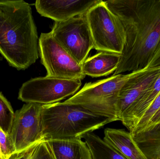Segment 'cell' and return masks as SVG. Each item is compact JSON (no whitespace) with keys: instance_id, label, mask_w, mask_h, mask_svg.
I'll list each match as a JSON object with an SVG mask.
<instances>
[{"instance_id":"cell-22","label":"cell","mask_w":160,"mask_h":159,"mask_svg":"<svg viewBox=\"0 0 160 159\" xmlns=\"http://www.w3.org/2000/svg\"><path fill=\"white\" fill-rule=\"evenodd\" d=\"M158 125H160V108L151 119L144 131L150 130Z\"/></svg>"},{"instance_id":"cell-6","label":"cell","mask_w":160,"mask_h":159,"mask_svg":"<svg viewBox=\"0 0 160 159\" xmlns=\"http://www.w3.org/2000/svg\"><path fill=\"white\" fill-rule=\"evenodd\" d=\"M81 81L47 76L32 78L22 84L18 99L27 103L42 105L60 102L78 92Z\"/></svg>"},{"instance_id":"cell-14","label":"cell","mask_w":160,"mask_h":159,"mask_svg":"<svg viewBox=\"0 0 160 159\" xmlns=\"http://www.w3.org/2000/svg\"><path fill=\"white\" fill-rule=\"evenodd\" d=\"M120 58L121 54L101 51L86 59L82 65L83 72L92 77L106 76L116 70Z\"/></svg>"},{"instance_id":"cell-24","label":"cell","mask_w":160,"mask_h":159,"mask_svg":"<svg viewBox=\"0 0 160 159\" xmlns=\"http://www.w3.org/2000/svg\"><path fill=\"white\" fill-rule=\"evenodd\" d=\"M0 157L2 158L3 159H5L3 156L2 153V150H1V146H0Z\"/></svg>"},{"instance_id":"cell-23","label":"cell","mask_w":160,"mask_h":159,"mask_svg":"<svg viewBox=\"0 0 160 159\" xmlns=\"http://www.w3.org/2000/svg\"><path fill=\"white\" fill-rule=\"evenodd\" d=\"M158 67H160V44L148 68Z\"/></svg>"},{"instance_id":"cell-8","label":"cell","mask_w":160,"mask_h":159,"mask_svg":"<svg viewBox=\"0 0 160 159\" xmlns=\"http://www.w3.org/2000/svg\"><path fill=\"white\" fill-rule=\"evenodd\" d=\"M38 49L41 63L47 71L46 76L81 80L85 77L82 65L60 45L50 32L41 33Z\"/></svg>"},{"instance_id":"cell-9","label":"cell","mask_w":160,"mask_h":159,"mask_svg":"<svg viewBox=\"0 0 160 159\" xmlns=\"http://www.w3.org/2000/svg\"><path fill=\"white\" fill-rule=\"evenodd\" d=\"M42 105L33 103H27L15 112L9 134L15 153L22 151L44 140L41 116Z\"/></svg>"},{"instance_id":"cell-21","label":"cell","mask_w":160,"mask_h":159,"mask_svg":"<svg viewBox=\"0 0 160 159\" xmlns=\"http://www.w3.org/2000/svg\"><path fill=\"white\" fill-rule=\"evenodd\" d=\"M0 146L3 156L8 159L12 154L15 153V148L9 135L5 133L0 129Z\"/></svg>"},{"instance_id":"cell-1","label":"cell","mask_w":160,"mask_h":159,"mask_svg":"<svg viewBox=\"0 0 160 159\" xmlns=\"http://www.w3.org/2000/svg\"><path fill=\"white\" fill-rule=\"evenodd\" d=\"M122 23L126 43L113 75L148 68L160 44V0H109Z\"/></svg>"},{"instance_id":"cell-17","label":"cell","mask_w":160,"mask_h":159,"mask_svg":"<svg viewBox=\"0 0 160 159\" xmlns=\"http://www.w3.org/2000/svg\"><path fill=\"white\" fill-rule=\"evenodd\" d=\"M132 136L148 159H160V125Z\"/></svg>"},{"instance_id":"cell-2","label":"cell","mask_w":160,"mask_h":159,"mask_svg":"<svg viewBox=\"0 0 160 159\" xmlns=\"http://www.w3.org/2000/svg\"><path fill=\"white\" fill-rule=\"evenodd\" d=\"M38 40L30 5L23 0L0 1V54L8 64L20 71L34 63Z\"/></svg>"},{"instance_id":"cell-27","label":"cell","mask_w":160,"mask_h":159,"mask_svg":"<svg viewBox=\"0 0 160 159\" xmlns=\"http://www.w3.org/2000/svg\"></svg>"},{"instance_id":"cell-19","label":"cell","mask_w":160,"mask_h":159,"mask_svg":"<svg viewBox=\"0 0 160 159\" xmlns=\"http://www.w3.org/2000/svg\"><path fill=\"white\" fill-rule=\"evenodd\" d=\"M14 117L11 104L0 92V129L8 135L10 134Z\"/></svg>"},{"instance_id":"cell-26","label":"cell","mask_w":160,"mask_h":159,"mask_svg":"<svg viewBox=\"0 0 160 159\" xmlns=\"http://www.w3.org/2000/svg\"><path fill=\"white\" fill-rule=\"evenodd\" d=\"M0 159H2V158L0 157Z\"/></svg>"},{"instance_id":"cell-15","label":"cell","mask_w":160,"mask_h":159,"mask_svg":"<svg viewBox=\"0 0 160 159\" xmlns=\"http://www.w3.org/2000/svg\"><path fill=\"white\" fill-rule=\"evenodd\" d=\"M47 141L55 159H93L89 148L82 138Z\"/></svg>"},{"instance_id":"cell-4","label":"cell","mask_w":160,"mask_h":159,"mask_svg":"<svg viewBox=\"0 0 160 159\" xmlns=\"http://www.w3.org/2000/svg\"><path fill=\"white\" fill-rule=\"evenodd\" d=\"M136 72L126 75H113L106 79L86 83L75 95L64 102L79 105L113 121L119 120L117 105L119 91Z\"/></svg>"},{"instance_id":"cell-20","label":"cell","mask_w":160,"mask_h":159,"mask_svg":"<svg viewBox=\"0 0 160 159\" xmlns=\"http://www.w3.org/2000/svg\"><path fill=\"white\" fill-rule=\"evenodd\" d=\"M160 108V92L150 107L146 111L132 132V135L138 134L144 131L148 123Z\"/></svg>"},{"instance_id":"cell-13","label":"cell","mask_w":160,"mask_h":159,"mask_svg":"<svg viewBox=\"0 0 160 159\" xmlns=\"http://www.w3.org/2000/svg\"><path fill=\"white\" fill-rule=\"evenodd\" d=\"M103 140L128 159H149L132 138L130 133L123 129L107 128Z\"/></svg>"},{"instance_id":"cell-10","label":"cell","mask_w":160,"mask_h":159,"mask_svg":"<svg viewBox=\"0 0 160 159\" xmlns=\"http://www.w3.org/2000/svg\"><path fill=\"white\" fill-rule=\"evenodd\" d=\"M101 0H37L35 3L37 12L42 16L54 21H63L82 16Z\"/></svg>"},{"instance_id":"cell-3","label":"cell","mask_w":160,"mask_h":159,"mask_svg":"<svg viewBox=\"0 0 160 159\" xmlns=\"http://www.w3.org/2000/svg\"><path fill=\"white\" fill-rule=\"evenodd\" d=\"M41 116L43 139L46 140L82 138L113 122L79 105L64 102L42 105Z\"/></svg>"},{"instance_id":"cell-18","label":"cell","mask_w":160,"mask_h":159,"mask_svg":"<svg viewBox=\"0 0 160 159\" xmlns=\"http://www.w3.org/2000/svg\"><path fill=\"white\" fill-rule=\"evenodd\" d=\"M8 159H55L48 142L43 140L12 154Z\"/></svg>"},{"instance_id":"cell-25","label":"cell","mask_w":160,"mask_h":159,"mask_svg":"<svg viewBox=\"0 0 160 159\" xmlns=\"http://www.w3.org/2000/svg\"><path fill=\"white\" fill-rule=\"evenodd\" d=\"M3 60V58L2 56H0V62Z\"/></svg>"},{"instance_id":"cell-16","label":"cell","mask_w":160,"mask_h":159,"mask_svg":"<svg viewBox=\"0 0 160 159\" xmlns=\"http://www.w3.org/2000/svg\"><path fill=\"white\" fill-rule=\"evenodd\" d=\"M82 138L89 148L93 159H128L103 139L92 132Z\"/></svg>"},{"instance_id":"cell-12","label":"cell","mask_w":160,"mask_h":159,"mask_svg":"<svg viewBox=\"0 0 160 159\" xmlns=\"http://www.w3.org/2000/svg\"><path fill=\"white\" fill-rule=\"evenodd\" d=\"M160 92V74L143 91L139 99L122 115L120 121L132 131L146 111L150 107Z\"/></svg>"},{"instance_id":"cell-7","label":"cell","mask_w":160,"mask_h":159,"mask_svg":"<svg viewBox=\"0 0 160 159\" xmlns=\"http://www.w3.org/2000/svg\"><path fill=\"white\" fill-rule=\"evenodd\" d=\"M54 39L76 61L82 65L94 48L92 35L85 15L55 21L50 32Z\"/></svg>"},{"instance_id":"cell-5","label":"cell","mask_w":160,"mask_h":159,"mask_svg":"<svg viewBox=\"0 0 160 159\" xmlns=\"http://www.w3.org/2000/svg\"><path fill=\"white\" fill-rule=\"evenodd\" d=\"M94 43L100 51L122 54L126 43L124 27L118 17L104 1L91 7L85 15Z\"/></svg>"},{"instance_id":"cell-11","label":"cell","mask_w":160,"mask_h":159,"mask_svg":"<svg viewBox=\"0 0 160 159\" xmlns=\"http://www.w3.org/2000/svg\"><path fill=\"white\" fill-rule=\"evenodd\" d=\"M160 74V67L138 71L124 84L118 97V116L120 121L122 115L136 101L146 89Z\"/></svg>"}]
</instances>
